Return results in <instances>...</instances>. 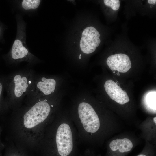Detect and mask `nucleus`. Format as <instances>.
Here are the masks:
<instances>
[{"label":"nucleus","instance_id":"15","mask_svg":"<svg viewBox=\"0 0 156 156\" xmlns=\"http://www.w3.org/2000/svg\"><path fill=\"white\" fill-rule=\"evenodd\" d=\"M148 2L149 4H151L155 5L156 4V0H148Z\"/></svg>","mask_w":156,"mask_h":156},{"label":"nucleus","instance_id":"22","mask_svg":"<svg viewBox=\"0 0 156 156\" xmlns=\"http://www.w3.org/2000/svg\"></svg>","mask_w":156,"mask_h":156},{"label":"nucleus","instance_id":"2","mask_svg":"<svg viewBox=\"0 0 156 156\" xmlns=\"http://www.w3.org/2000/svg\"><path fill=\"white\" fill-rule=\"evenodd\" d=\"M17 31L16 38L10 53V62L16 64L26 62L29 65L36 64L38 60L31 53L26 44V25L20 16H17Z\"/></svg>","mask_w":156,"mask_h":156},{"label":"nucleus","instance_id":"1","mask_svg":"<svg viewBox=\"0 0 156 156\" xmlns=\"http://www.w3.org/2000/svg\"><path fill=\"white\" fill-rule=\"evenodd\" d=\"M36 73L27 68L12 73L8 78L7 89L10 100L18 102L26 96L33 83Z\"/></svg>","mask_w":156,"mask_h":156},{"label":"nucleus","instance_id":"7","mask_svg":"<svg viewBox=\"0 0 156 156\" xmlns=\"http://www.w3.org/2000/svg\"><path fill=\"white\" fill-rule=\"evenodd\" d=\"M100 35L94 27L90 26L83 31L80 41V47L82 51L88 54L94 52L99 45Z\"/></svg>","mask_w":156,"mask_h":156},{"label":"nucleus","instance_id":"11","mask_svg":"<svg viewBox=\"0 0 156 156\" xmlns=\"http://www.w3.org/2000/svg\"><path fill=\"white\" fill-rule=\"evenodd\" d=\"M146 109L152 114H156V92L151 91L145 95L143 100Z\"/></svg>","mask_w":156,"mask_h":156},{"label":"nucleus","instance_id":"17","mask_svg":"<svg viewBox=\"0 0 156 156\" xmlns=\"http://www.w3.org/2000/svg\"><path fill=\"white\" fill-rule=\"evenodd\" d=\"M79 59H81V56H79Z\"/></svg>","mask_w":156,"mask_h":156},{"label":"nucleus","instance_id":"3","mask_svg":"<svg viewBox=\"0 0 156 156\" xmlns=\"http://www.w3.org/2000/svg\"><path fill=\"white\" fill-rule=\"evenodd\" d=\"M133 132L124 131L109 138L106 156H127L140 141Z\"/></svg>","mask_w":156,"mask_h":156},{"label":"nucleus","instance_id":"21","mask_svg":"<svg viewBox=\"0 0 156 156\" xmlns=\"http://www.w3.org/2000/svg\"></svg>","mask_w":156,"mask_h":156},{"label":"nucleus","instance_id":"16","mask_svg":"<svg viewBox=\"0 0 156 156\" xmlns=\"http://www.w3.org/2000/svg\"><path fill=\"white\" fill-rule=\"evenodd\" d=\"M3 85L2 83L0 82V98L1 96L2 92L3 90Z\"/></svg>","mask_w":156,"mask_h":156},{"label":"nucleus","instance_id":"14","mask_svg":"<svg viewBox=\"0 0 156 156\" xmlns=\"http://www.w3.org/2000/svg\"><path fill=\"white\" fill-rule=\"evenodd\" d=\"M104 2L105 5L110 7L114 10H118L120 6V2L118 0H104Z\"/></svg>","mask_w":156,"mask_h":156},{"label":"nucleus","instance_id":"20","mask_svg":"<svg viewBox=\"0 0 156 156\" xmlns=\"http://www.w3.org/2000/svg\"><path fill=\"white\" fill-rule=\"evenodd\" d=\"M113 73H115V71H113Z\"/></svg>","mask_w":156,"mask_h":156},{"label":"nucleus","instance_id":"5","mask_svg":"<svg viewBox=\"0 0 156 156\" xmlns=\"http://www.w3.org/2000/svg\"><path fill=\"white\" fill-rule=\"evenodd\" d=\"M47 100L36 102L24 115L23 123L27 128H32L44 121L49 115L50 106Z\"/></svg>","mask_w":156,"mask_h":156},{"label":"nucleus","instance_id":"13","mask_svg":"<svg viewBox=\"0 0 156 156\" xmlns=\"http://www.w3.org/2000/svg\"><path fill=\"white\" fill-rule=\"evenodd\" d=\"M145 142L146 144L143 150L136 156H154L155 148L153 144L147 141Z\"/></svg>","mask_w":156,"mask_h":156},{"label":"nucleus","instance_id":"6","mask_svg":"<svg viewBox=\"0 0 156 156\" xmlns=\"http://www.w3.org/2000/svg\"><path fill=\"white\" fill-rule=\"evenodd\" d=\"M56 143L57 151L61 156H68L73 148V138L71 128L66 123L61 124L56 133Z\"/></svg>","mask_w":156,"mask_h":156},{"label":"nucleus","instance_id":"4","mask_svg":"<svg viewBox=\"0 0 156 156\" xmlns=\"http://www.w3.org/2000/svg\"><path fill=\"white\" fill-rule=\"evenodd\" d=\"M56 82L53 78H47L36 73L33 83L26 95L29 101L35 102L41 100L42 97L53 93L55 90Z\"/></svg>","mask_w":156,"mask_h":156},{"label":"nucleus","instance_id":"9","mask_svg":"<svg viewBox=\"0 0 156 156\" xmlns=\"http://www.w3.org/2000/svg\"><path fill=\"white\" fill-rule=\"evenodd\" d=\"M106 62L109 68L112 71H117L121 73L128 71L131 66V63L128 55L124 54H117L108 57Z\"/></svg>","mask_w":156,"mask_h":156},{"label":"nucleus","instance_id":"19","mask_svg":"<svg viewBox=\"0 0 156 156\" xmlns=\"http://www.w3.org/2000/svg\"><path fill=\"white\" fill-rule=\"evenodd\" d=\"M81 54H80V55H79V56H81Z\"/></svg>","mask_w":156,"mask_h":156},{"label":"nucleus","instance_id":"18","mask_svg":"<svg viewBox=\"0 0 156 156\" xmlns=\"http://www.w3.org/2000/svg\"><path fill=\"white\" fill-rule=\"evenodd\" d=\"M117 75H120V74L119 73H118L117 74Z\"/></svg>","mask_w":156,"mask_h":156},{"label":"nucleus","instance_id":"12","mask_svg":"<svg viewBox=\"0 0 156 156\" xmlns=\"http://www.w3.org/2000/svg\"><path fill=\"white\" fill-rule=\"evenodd\" d=\"M40 2L39 0H23L21 1V5L25 10H34L38 7Z\"/></svg>","mask_w":156,"mask_h":156},{"label":"nucleus","instance_id":"10","mask_svg":"<svg viewBox=\"0 0 156 156\" xmlns=\"http://www.w3.org/2000/svg\"><path fill=\"white\" fill-rule=\"evenodd\" d=\"M141 131L140 138L155 144L156 137V116L148 117L139 123L137 127Z\"/></svg>","mask_w":156,"mask_h":156},{"label":"nucleus","instance_id":"8","mask_svg":"<svg viewBox=\"0 0 156 156\" xmlns=\"http://www.w3.org/2000/svg\"><path fill=\"white\" fill-rule=\"evenodd\" d=\"M104 87L110 98L118 104L123 105L129 101L127 92L118 85L117 82L112 80H108L105 82Z\"/></svg>","mask_w":156,"mask_h":156}]
</instances>
